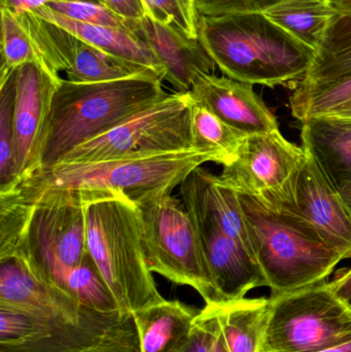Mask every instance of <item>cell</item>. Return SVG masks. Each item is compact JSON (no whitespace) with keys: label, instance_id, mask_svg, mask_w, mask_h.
I'll use <instances>...</instances> for the list:
<instances>
[{"label":"cell","instance_id":"1","mask_svg":"<svg viewBox=\"0 0 351 352\" xmlns=\"http://www.w3.org/2000/svg\"><path fill=\"white\" fill-rule=\"evenodd\" d=\"M84 202L73 188L0 202V258H19L35 278L94 309L121 311L89 254Z\"/></svg>","mask_w":351,"mask_h":352},{"label":"cell","instance_id":"2","mask_svg":"<svg viewBox=\"0 0 351 352\" xmlns=\"http://www.w3.org/2000/svg\"><path fill=\"white\" fill-rule=\"evenodd\" d=\"M162 82L152 74L92 84L62 78L52 100L31 173L57 164L76 146L166 98L169 94Z\"/></svg>","mask_w":351,"mask_h":352},{"label":"cell","instance_id":"3","mask_svg":"<svg viewBox=\"0 0 351 352\" xmlns=\"http://www.w3.org/2000/svg\"><path fill=\"white\" fill-rule=\"evenodd\" d=\"M199 39L225 76L251 86L295 90L315 57L262 14L200 16Z\"/></svg>","mask_w":351,"mask_h":352},{"label":"cell","instance_id":"4","mask_svg":"<svg viewBox=\"0 0 351 352\" xmlns=\"http://www.w3.org/2000/svg\"><path fill=\"white\" fill-rule=\"evenodd\" d=\"M82 190L88 252L121 311L164 301L144 258L135 203L121 190Z\"/></svg>","mask_w":351,"mask_h":352},{"label":"cell","instance_id":"5","mask_svg":"<svg viewBox=\"0 0 351 352\" xmlns=\"http://www.w3.org/2000/svg\"><path fill=\"white\" fill-rule=\"evenodd\" d=\"M216 157L200 150L94 163H57L33 171L0 202L23 203L49 190H121L131 200L152 192H171L192 171Z\"/></svg>","mask_w":351,"mask_h":352},{"label":"cell","instance_id":"6","mask_svg":"<svg viewBox=\"0 0 351 352\" xmlns=\"http://www.w3.org/2000/svg\"><path fill=\"white\" fill-rule=\"evenodd\" d=\"M238 195L253 252L271 296L327 281L344 256L310 227L251 195Z\"/></svg>","mask_w":351,"mask_h":352},{"label":"cell","instance_id":"7","mask_svg":"<svg viewBox=\"0 0 351 352\" xmlns=\"http://www.w3.org/2000/svg\"><path fill=\"white\" fill-rule=\"evenodd\" d=\"M148 268L171 283L198 292L206 305H218L195 223L183 201L171 192L134 200Z\"/></svg>","mask_w":351,"mask_h":352},{"label":"cell","instance_id":"8","mask_svg":"<svg viewBox=\"0 0 351 352\" xmlns=\"http://www.w3.org/2000/svg\"><path fill=\"white\" fill-rule=\"evenodd\" d=\"M0 351L139 352V338L122 311L76 324L0 306Z\"/></svg>","mask_w":351,"mask_h":352},{"label":"cell","instance_id":"9","mask_svg":"<svg viewBox=\"0 0 351 352\" xmlns=\"http://www.w3.org/2000/svg\"><path fill=\"white\" fill-rule=\"evenodd\" d=\"M190 92L166 98L113 129L87 140L58 163H94L196 150L191 128Z\"/></svg>","mask_w":351,"mask_h":352},{"label":"cell","instance_id":"10","mask_svg":"<svg viewBox=\"0 0 351 352\" xmlns=\"http://www.w3.org/2000/svg\"><path fill=\"white\" fill-rule=\"evenodd\" d=\"M261 352H319L351 340V308L317 283L271 296Z\"/></svg>","mask_w":351,"mask_h":352},{"label":"cell","instance_id":"11","mask_svg":"<svg viewBox=\"0 0 351 352\" xmlns=\"http://www.w3.org/2000/svg\"><path fill=\"white\" fill-rule=\"evenodd\" d=\"M305 159V148L286 140L280 130L251 134L220 178L235 192L278 206L292 199Z\"/></svg>","mask_w":351,"mask_h":352},{"label":"cell","instance_id":"12","mask_svg":"<svg viewBox=\"0 0 351 352\" xmlns=\"http://www.w3.org/2000/svg\"><path fill=\"white\" fill-rule=\"evenodd\" d=\"M16 16L28 31L43 65L57 78H61L60 74L64 72L65 80L70 82L92 84L141 74L158 76L144 66L105 53L66 29L31 12Z\"/></svg>","mask_w":351,"mask_h":352},{"label":"cell","instance_id":"13","mask_svg":"<svg viewBox=\"0 0 351 352\" xmlns=\"http://www.w3.org/2000/svg\"><path fill=\"white\" fill-rule=\"evenodd\" d=\"M299 173L292 199L282 209L310 227L328 245L351 258V211L313 155Z\"/></svg>","mask_w":351,"mask_h":352},{"label":"cell","instance_id":"14","mask_svg":"<svg viewBox=\"0 0 351 352\" xmlns=\"http://www.w3.org/2000/svg\"><path fill=\"white\" fill-rule=\"evenodd\" d=\"M185 208L197 228L218 305L245 299L251 289L268 287L261 267L242 244L227 235L207 213Z\"/></svg>","mask_w":351,"mask_h":352},{"label":"cell","instance_id":"15","mask_svg":"<svg viewBox=\"0 0 351 352\" xmlns=\"http://www.w3.org/2000/svg\"><path fill=\"white\" fill-rule=\"evenodd\" d=\"M61 80L62 78L53 76L38 63L25 64L14 70L12 127L18 177L16 186L33 170L52 100Z\"/></svg>","mask_w":351,"mask_h":352},{"label":"cell","instance_id":"16","mask_svg":"<svg viewBox=\"0 0 351 352\" xmlns=\"http://www.w3.org/2000/svg\"><path fill=\"white\" fill-rule=\"evenodd\" d=\"M0 306L76 324L109 314L80 303L57 287L39 281L16 258H0Z\"/></svg>","mask_w":351,"mask_h":352},{"label":"cell","instance_id":"17","mask_svg":"<svg viewBox=\"0 0 351 352\" xmlns=\"http://www.w3.org/2000/svg\"><path fill=\"white\" fill-rule=\"evenodd\" d=\"M129 30L146 43L164 66V80L177 93L191 91L201 74H214L216 65L199 38H190L150 14L129 19Z\"/></svg>","mask_w":351,"mask_h":352},{"label":"cell","instance_id":"18","mask_svg":"<svg viewBox=\"0 0 351 352\" xmlns=\"http://www.w3.org/2000/svg\"><path fill=\"white\" fill-rule=\"evenodd\" d=\"M190 94L222 121L245 135L280 130L278 119L251 85L214 74H201Z\"/></svg>","mask_w":351,"mask_h":352},{"label":"cell","instance_id":"19","mask_svg":"<svg viewBox=\"0 0 351 352\" xmlns=\"http://www.w3.org/2000/svg\"><path fill=\"white\" fill-rule=\"evenodd\" d=\"M179 192L185 206L196 207L207 213L227 235L242 244L256 258L238 195L220 176L198 167L181 182Z\"/></svg>","mask_w":351,"mask_h":352},{"label":"cell","instance_id":"20","mask_svg":"<svg viewBox=\"0 0 351 352\" xmlns=\"http://www.w3.org/2000/svg\"><path fill=\"white\" fill-rule=\"evenodd\" d=\"M302 146L338 190L351 184V118L317 115L302 122Z\"/></svg>","mask_w":351,"mask_h":352},{"label":"cell","instance_id":"21","mask_svg":"<svg viewBox=\"0 0 351 352\" xmlns=\"http://www.w3.org/2000/svg\"><path fill=\"white\" fill-rule=\"evenodd\" d=\"M28 12L66 29L72 34L76 35L82 41L98 47L105 53L111 54L131 63L144 66L156 72L164 80L166 72L160 60L146 43H142L128 29L80 22L55 12L45 6Z\"/></svg>","mask_w":351,"mask_h":352},{"label":"cell","instance_id":"22","mask_svg":"<svg viewBox=\"0 0 351 352\" xmlns=\"http://www.w3.org/2000/svg\"><path fill=\"white\" fill-rule=\"evenodd\" d=\"M201 310L165 299L134 312L139 352H179L187 344Z\"/></svg>","mask_w":351,"mask_h":352},{"label":"cell","instance_id":"23","mask_svg":"<svg viewBox=\"0 0 351 352\" xmlns=\"http://www.w3.org/2000/svg\"><path fill=\"white\" fill-rule=\"evenodd\" d=\"M262 14L291 38L315 53L341 14L333 0H282Z\"/></svg>","mask_w":351,"mask_h":352},{"label":"cell","instance_id":"24","mask_svg":"<svg viewBox=\"0 0 351 352\" xmlns=\"http://www.w3.org/2000/svg\"><path fill=\"white\" fill-rule=\"evenodd\" d=\"M229 352H261L271 311L270 298L216 305Z\"/></svg>","mask_w":351,"mask_h":352},{"label":"cell","instance_id":"25","mask_svg":"<svg viewBox=\"0 0 351 352\" xmlns=\"http://www.w3.org/2000/svg\"><path fill=\"white\" fill-rule=\"evenodd\" d=\"M350 76L351 14H341L326 33L299 86H319Z\"/></svg>","mask_w":351,"mask_h":352},{"label":"cell","instance_id":"26","mask_svg":"<svg viewBox=\"0 0 351 352\" xmlns=\"http://www.w3.org/2000/svg\"><path fill=\"white\" fill-rule=\"evenodd\" d=\"M191 128L194 148L214 155L216 164L229 166L236 160L245 142L242 132L225 123L192 97Z\"/></svg>","mask_w":351,"mask_h":352},{"label":"cell","instance_id":"27","mask_svg":"<svg viewBox=\"0 0 351 352\" xmlns=\"http://www.w3.org/2000/svg\"><path fill=\"white\" fill-rule=\"evenodd\" d=\"M0 10H1L0 82H4L14 70L25 64L38 63L45 67L35 49L34 43L28 31L21 22L20 18L10 10H3V8H0Z\"/></svg>","mask_w":351,"mask_h":352},{"label":"cell","instance_id":"28","mask_svg":"<svg viewBox=\"0 0 351 352\" xmlns=\"http://www.w3.org/2000/svg\"><path fill=\"white\" fill-rule=\"evenodd\" d=\"M348 103H351V76L319 86H298L290 97L291 111L300 122Z\"/></svg>","mask_w":351,"mask_h":352},{"label":"cell","instance_id":"29","mask_svg":"<svg viewBox=\"0 0 351 352\" xmlns=\"http://www.w3.org/2000/svg\"><path fill=\"white\" fill-rule=\"evenodd\" d=\"M14 72L0 82V195L8 194L16 186L14 160Z\"/></svg>","mask_w":351,"mask_h":352},{"label":"cell","instance_id":"30","mask_svg":"<svg viewBox=\"0 0 351 352\" xmlns=\"http://www.w3.org/2000/svg\"><path fill=\"white\" fill-rule=\"evenodd\" d=\"M152 19L172 27L190 38H199V19L195 0H144Z\"/></svg>","mask_w":351,"mask_h":352},{"label":"cell","instance_id":"31","mask_svg":"<svg viewBox=\"0 0 351 352\" xmlns=\"http://www.w3.org/2000/svg\"><path fill=\"white\" fill-rule=\"evenodd\" d=\"M179 352H229L216 305H205L196 318L190 340Z\"/></svg>","mask_w":351,"mask_h":352},{"label":"cell","instance_id":"32","mask_svg":"<svg viewBox=\"0 0 351 352\" xmlns=\"http://www.w3.org/2000/svg\"><path fill=\"white\" fill-rule=\"evenodd\" d=\"M45 6L80 22L115 27V28H125L129 30V19L124 18L121 14L109 10L103 4L80 1H59L45 4Z\"/></svg>","mask_w":351,"mask_h":352},{"label":"cell","instance_id":"33","mask_svg":"<svg viewBox=\"0 0 351 352\" xmlns=\"http://www.w3.org/2000/svg\"><path fill=\"white\" fill-rule=\"evenodd\" d=\"M198 14L202 16L263 14L282 0H195Z\"/></svg>","mask_w":351,"mask_h":352},{"label":"cell","instance_id":"34","mask_svg":"<svg viewBox=\"0 0 351 352\" xmlns=\"http://www.w3.org/2000/svg\"><path fill=\"white\" fill-rule=\"evenodd\" d=\"M103 6L124 18L139 19L148 14L144 0H101Z\"/></svg>","mask_w":351,"mask_h":352},{"label":"cell","instance_id":"35","mask_svg":"<svg viewBox=\"0 0 351 352\" xmlns=\"http://www.w3.org/2000/svg\"><path fill=\"white\" fill-rule=\"evenodd\" d=\"M59 1H80L102 4L101 0H0V8L10 10L14 14H21L31 12V10L41 8L45 4Z\"/></svg>","mask_w":351,"mask_h":352},{"label":"cell","instance_id":"36","mask_svg":"<svg viewBox=\"0 0 351 352\" xmlns=\"http://www.w3.org/2000/svg\"><path fill=\"white\" fill-rule=\"evenodd\" d=\"M329 287L341 301L351 306V267L329 283Z\"/></svg>","mask_w":351,"mask_h":352},{"label":"cell","instance_id":"37","mask_svg":"<svg viewBox=\"0 0 351 352\" xmlns=\"http://www.w3.org/2000/svg\"><path fill=\"white\" fill-rule=\"evenodd\" d=\"M324 115H333L337 116V117L351 118V103L342 105V107H337V109H333V111H330V113H324Z\"/></svg>","mask_w":351,"mask_h":352},{"label":"cell","instance_id":"38","mask_svg":"<svg viewBox=\"0 0 351 352\" xmlns=\"http://www.w3.org/2000/svg\"><path fill=\"white\" fill-rule=\"evenodd\" d=\"M340 14H351V0H333Z\"/></svg>","mask_w":351,"mask_h":352},{"label":"cell","instance_id":"39","mask_svg":"<svg viewBox=\"0 0 351 352\" xmlns=\"http://www.w3.org/2000/svg\"><path fill=\"white\" fill-rule=\"evenodd\" d=\"M319 352H351V340L343 343V344L330 347V349H324V351Z\"/></svg>","mask_w":351,"mask_h":352},{"label":"cell","instance_id":"40","mask_svg":"<svg viewBox=\"0 0 351 352\" xmlns=\"http://www.w3.org/2000/svg\"><path fill=\"white\" fill-rule=\"evenodd\" d=\"M340 195H341L343 200L346 201L348 206L350 207L351 211V184L344 186L343 188L339 190Z\"/></svg>","mask_w":351,"mask_h":352},{"label":"cell","instance_id":"41","mask_svg":"<svg viewBox=\"0 0 351 352\" xmlns=\"http://www.w3.org/2000/svg\"><path fill=\"white\" fill-rule=\"evenodd\" d=\"M0 352H3V351H0Z\"/></svg>","mask_w":351,"mask_h":352},{"label":"cell","instance_id":"42","mask_svg":"<svg viewBox=\"0 0 351 352\" xmlns=\"http://www.w3.org/2000/svg\"><path fill=\"white\" fill-rule=\"evenodd\" d=\"M350 308H351V306H350Z\"/></svg>","mask_w":351,"mask_h":352}]
</instances>
